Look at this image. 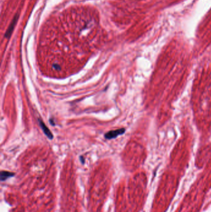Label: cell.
Wrapping results in <instances>:
<instances>
[{"instance_id":"7a4b0ae2","label":"cell","mask_w":211,"mask_h":212,"mask_svg":"<svg viewBox=\"0 0 211 212\" xmlns=\"http://www.w3.org/2000/svg\"><path fill=\"white\" fill-rule=\"evenodd\" d=\"M39 122L41 129H42V130H43L44 133L46 135V136L49 139H51H51H53V134L51 133L50 130L48 129V127L46 126V125L43 122H42V120H39Z\"/></svg>"},{"instance_id":"277c9868","label":"cell","mask_w":211,"mask_h":212,"mask_svg":"<svg viewBox=\"0 0 211 212\" xmlns=\"http://www.w3.org/2000/svg\"><path fill=\"white\" fill-rule=\"evenodd\" d=\"M80 160H81V162H82V164H84V159H83V157H82V156H81V157H80Z\"/></svg>"},{"instance_id":"3957f363","label":"cell","mask_w":211,"mask_h":212,"mask_svg":"<svg viewBox=\"0 0 211 212\" xmlns=\"http://www.w3.org/2000/svg\"><path fill=\"white\" fill-rule=\"evenodd\" d=\"M14 175H15V174L13 173V172L2 171L1 172V181H4V180L8 179L9 178L13 177Z\"/></svg>"},{"instance_id":"6da1fadb","label":"cell","mask_w":211,"mask_h":212,"mask_svg":"<svg viewBox=\"0 0 211 212\" xmlns=\"http://www.w3.org/2000/svg\"><path fill=\"white\" fill-rule=\"evenodd\" d=\"M124 132H125L124 129H118L116 130H112V131L107 132V134H105V138L108 139V140H110V139L115 138L118 136L123 134Z\"/></svg>"}]
</instances>
